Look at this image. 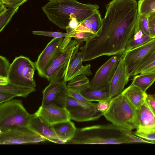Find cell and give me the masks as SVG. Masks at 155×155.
<instances>
[{
  "instance_id": "6da1fadb",
  "label": "cell",
  "mask_w": 155,
  "mask_h": 155,
  "mask_svg": "<svg viewBox=\"0 0 155 155\" xmlns=\"http://www.w3.org/2000/svg\"><path fill=\"white\" fill-rule=\"evenodd\" d=\"M106 8L100 34L84 45L86 52L94 59L103 56H121L137 23L136 0H113Z\"/></svg>"
},
{
  "instance_id": "7a4b0ae2",
  "label": "cell",
  "mask_w": 155,
  "mask_h": 155,
  "mask_svg": "<svg viewBox=\"0 0 155 155\" xmlns=\"http://www.w3.org/2000/svg\"><path fill=\"white\" fill-rule=\"evenodd\" d=\"M99 8L97 5L83 4L77 0H52L44 5L42 9L51 22L65 30L71 15H75L80 23Z\"/></svg>"
},
{
  "instance_id": "3957f363",
  "label": "cell",
  "mask_w": 155,
  "mask_h": 155,
  "mask_svg": "<svg viewBox=\"0 0 155 155\" xmlns=\"http://www.w3.org/2000/svg\"><path fill=\"white\" fill-rule=\"evenodd\" d=\"M128 132L112 124L76 128L74 137L67 144H118L128 143Z\"/></svg>"
},
{
  "instance_id": "277c9868",
  "label": "cell",
  "mask_w": 155,
  "mask_h": 155,
  "mask_svg": "<svg viewBox=\"0 0 155 155\" xmlns=\"http://www.w3.org/2000/svg\"><path fill=\"white\" fill-rule=\"evenodd\" d=\"M103 116L112 124L128 132L138 127V110L122 93L111 98Z\"/></svg>"
},
{
  "instance_id": "5b68a950",
  "label": "cell",
  "mask_w": 155,
  "mask_h": 155,
  "mask_svg": "<svg viewBox=\"0 0 155 155\" xmlns=\"http://www.w3.org/2000/svg\"><path fill=\"white\" fill-rule=\"evenodd\" d=\"M30 116L21 100L12 99L0 104V132L27 127Z\"/></svg>"
},
{
  "instance_id": "8992f818",
  "label": "cell",
  "mask_w": 155,
  "mask_h": 155,
  "mask_svg": "<svg viewBox=\"0 0 155 155\" xmlns=\"http://www.w3.org/2000/svg\"><path fill=\"white\" fill-rule=\"evenodd\" d=\"M36 69L35 62L28 57L21 55L16 57L11 64L7 78L11 84L35 88L34 76Z\"/></svg>"
},
{
  "instance_id": "52a82bcc",
  "label": "cell",
  "mask_w": 155,
  "mask_h": 155,
  "mask_svg": "<svg viewBox=\"0 0 155 155\" xmlns=\"http://www.w3.org/2000/svg\"><path fill=\"white\" fill-rule=\"evenodd\" d=\"M81 43L76 40H72L66 48L54 59L45 74L49 83L64 79L67 68L76 53Z\"/></svg>"
},
{
  "instance_id": "ba28073f",
  "label": "cell",
  "mask_w": 155,
  "mask_h": 155,
  "mask_svg": "<svg viewBox=\"0 0 155 155\" xmlns=\"http://www.w3.org/2000/svg\"><path fill=\"white\" fill-rule=\"evenodd\" d=\"M46 140L27 127L16 128L0 132L1 145L37 143Z\"/></svg>"
},
{
  "instance_id": "9c48e42d",
  "label": "cell",
  "mask_w": 155,
  "mask_h": 155,
  "mask_svg": "<svg viewBox=\"0 0 155 155\" xmlns=\"http://www.w3.org/2000/svg\"><path fill=\"white\" fill-rule=\"evenodd\" d=\"M155 50V38L123 53L122 55L130 77L133 76L138 66Z\"/></svg>"
},
{
  "instance_id": "30bf717a",
  "label": "cell",
  "mask_w": 155,
  "mask_h": 155,
  "mask_svg": "<svg viewBox=\"0 0 155 155\" xmlns=\"http://www.w3.org/2000/svg\"><path fill=\"white\" fill-rule=\"evenodd\" d=\"M63 38H54L47 45L35 62L39 76L45 78V74L55 58L62 52L61 45Z\"/></svg>"
},
{
  "instance_id": "8fae6325",
  "label": "cell",
  "mask_w": 155,
  "mask_h": 155,
  "mask_svg": "<svg viewBox=\"0 0 155 155\" xmlns=\"http://www.w3.org/2000/svg\"><path fill=\"white\" fill-rule=\"evenodd\" d=\"M120 57L114 55L101 66L90 82L88 88L96 89L110 84L118 64Z\"/></svg>"
},
{
  "instance_id": "7c38bea8",
  "label": "cell",
  "mask_w": 155,
  "mask_h": 155,
  "mask_svg": "<svg viewBox=\"0 0 155 155\" xmlns=\"http://www.w3.org/2000/svg\"><path fill=\"white\" fill-rule=\"evenodd\" d=\"M35 113L51 125L70 120L68 111L54 103L41 106Z\"/></svg>"
},
{
  "instance_id": "4fadbf2b",
  "label": "cell",
  "mask_w": 155,
  "mask_h": 155,
  "mask_svg": "<svg viewBox=\"0 0 155 155\" xmlns=\"http://www.w3.org/2000/svg\"><path fill=\"white\" fill-rule=\"evenodd\" d=\"M27 127L49 141L63 144L55 134L52 125L35 113L30 114Z\"/></svg>"
},
{
  "instance_id": "5bb4252c",
  "label": "cell",
  "mask_w": 155,
  "mask_h": 155,
  "mask_svg": "<svg viewBox=\"0 0 155 155\" xmlns=\"http://www.w3.org/2000/svg\"><path fill=\"white\" fill-rule=\"evenodd\" d=\"M130 77L125 65L124 57L122 55L109 84L110 93L112 98L122 92Z\"/></svg>"
},
{
  "instance_id": "9a60e30c",
  "label": "cell",
  "mask_w": 155,
  "mask_h": 155,
  "mask_svg": "<svg viewBox=\"0 0 155 155\" xmlns=\"http://www.w3.org/2000/svg\"><path fill=\"white\" fill-rule=\"evenodd\" d=\"M83 53L78 51L70 62L66 71L64 80L69 81L76 77L84 74L89 76L92 74L91 65H84L82 64Z\"/></svg>"
},
{
  "instance_id": "2e32d148",
  "label": "cell",
  "mask_w": 155,
  "mask_h": 155,
  "mask_svg": "<svg viewBox=\"0 0 155 155\" xmlns=\"http://www.w3.org/2000/svg\"><path fill=\"white\" fill-rule=\"evenodd\" d=\"M139 125L136 131L148 133L155 131V112L145 101L138 110Z\"/></svg>"
},
{
  "instance_id": "e0dca14e",
  "label": "cell",
  "mask_w": 155,
  "mask_h": 155,
  "mask_svg": "<svg viewBox=\"0 0 155 155\" xmlns=\"http://www.w3.org/2000/svg\"><path fill=\"white\" fill-rule=\"evenodd\" d=\"M67 82L64 80L50 83L42 91L43 98L41 106L51 103H56L63 95L68 92Z\"/></svg>"
},
{
  "instance_id": "ac0fdd59",
  "label": "cell",
  "mask_w": 155,
  "mask_h": 155,
  "mask_svg": "<svg viewBox=\"0 0 155 155\" xmlns=\"http://www.w3.org/2000/svg\"><path fill=\"white\" fill-rule=\"evenodd\" d=\"M70 120L78 122L94 120L103 115L97 108H79L68 111Z\"/></svg>"
},
{
  "instance_id": "d6986e66",
  "label": "cell",
  "mask_w": 155,
  "mask_h": 155,
  "mask_svg": "<svg viewBox=\"0 0 155 155\" xmlns=\"http://www.w3.org/2000/svg\"><path fill=\"white\" fill-rule=\"evenodd\" d=\"M57 137L63 144L66 143L74 137L76 128L70 120L52 125Z\"/></svg>"
},
{
  "instance_id": "ffe728a7",
  "label": "cell",
  "mask_w": 155,
  "mask_h": 155,
  "mask_svg": "<svg viewBox=\"0 0 155 155\" xmlns=\"http://www.w3.org/2000/svg\"><path fill=\"white\" fill-rule=\"evenodd\" d=\"M122 93L127 97L137 110H138L145 102L147 94L139 87L131 84L124 90Z\"/></svg>"
},
{
  "instance_id": "44dd1931",
  "label": "cell",
  "mask_w": 155,
  "mask_h": 155,
  "mask_svg": "<svg viewBox=\"0 0 155 155\" xmlns=\"http://www.w3.org/2000/svg\"><path fill=\"white\" fill-rule=\"evenodd\" d=\"M81 93L91 101H110L112 98L110 93L109 84L95 89H91L88 88Z\"/></svg>"
},
{
  "instance_id": "7402d4cb",
  "label": "cell",
  "mask_w": 155,
  "mask_h": 155,
  "mask_svg": "<svg viewBox=\"0 0 155 155\" xmlns=\"http://www.w3.org/2000/svg\"><path fill=\"white\" fill-rule=\"evenodd\" d=\"M55 104L64 108L68 111L79 108H94L97 107V104L88 105L80 102L69 95L68 92L61 96Z\"/></svg>"
},
{
  "instance_id": "603a6c76",
  "label": "cell",
  "mask_w": 155,
  "mask_h": 155,
  "mask_svg": "<svg viewBox=\"0 0 155 155\" xmlns=\"http://www.w3.org/2000/svg\"><path fill=\"white\" fill-rule=\"evenodd\" d=\"M36 91L35 88L27 87L8 83L0 85V91L15 94L17 97L26 98L31 93Z\"/></svg>"
},
{
  "instance_id": "cb8c5ba5",
  "label": "cell",
  "mask_w": 155,
  "mask_h": 155,
  "mask_svg": "<svg viewBox=\"0 0 155 155\" xmlns=\"http://www.w3.org/2000/svg\"><path fill=\"white\" fill-rule=\"evenodd\" d=\"M155 81V73L138 74L135 76L131 84L139 87L146 92Z\"/></svg>"
},
{
  "instance_id": "d4e9b609",
  "label": "cell",
  "mask_w": 155,
  "mask_h": 155,
  "mask_svg": "<svg viewBox=\"0 0 155 155\" xmlns=\"http://www.w3.org/2000/svg\"><path fill=\"white\" fill-rule=\"evenodd\" d=\"M19 7L7 6L0 1V32H1L11 20Z\"/></svg>"
},
{
  "instance_id": "484cf974",
  "label": "cell",
  "mask_w": 155,
  "mask_h": 155,
  "mask_svg": "<svg viewBox=\"0 0 155 155\" xmlns=\"http://www.w3.org/2000/svg\"><path fill=\"white\" fill-rule=\"evenodd\" d=\"M90 82L86 75L82 74L76 77L70 81L67 87L68 89L81 93L88 87Z\"/></svg>"
},
{
  "instance_id": "4316f807",
  "label": "cell",
  "mask_w": 155,
  "mask_h": 155,
  "mask_svg": "<svg viewBox=\"0 0 155 155\" xmlns=\"http://www.w3.org/2000/svg\"><path fill=\"white\" fill-rule=\"evenodd\" d=\"M152 38L150 36L144 34L140 30H139L134 33L133 37L128 41L124 52L142 45Z\"/></svg>"
},
{
  "instance_id": "83f0119b",
  "label": "cell",
  "mask_w": 155,
  "mask_h": 155,
  "mask_svg": "<svg viewBox=\"0 0 155 155\" xmlns=\"http://www.w3.org/2000/svg\"><path fill=\"white\" fill-rule=\"evenodd\" d=\"M139 15H148L155 11V0H139L138 2Z\"/></svg>"
},
{
  "instance_id": "f1b7e54d",
  "label": "cell",
  "mask_w": 155,
  "mask_h": 155,
  "mask_svg": "<svg viewBox=\"0 0 155 155\" xmlns=\"http://www.w3.org/2000/svg\"><path fill=\"white\" fill-rule=\"evenodd\" d=\"M93 32L98 36L100 34L103 25V19L99 10L95 11L91 16Z\"/></svg>"
},
{
  "instance_id": "f546056e",
  "label": "cell",
  "mask_w": 155,
  "mask_h": 155,
  "mask_svg": "<svg viewBox=\"0 0 155 155\" xmlns=\"http://www.w3.org/2000/svg\"><path fill=\"white\" fill-rule=\"evenodd\" d=\"M32 33L35 35L44 36L54 38L73 37V34L57 31H34Z\"/></svg>"
},
{
  "instance_id": "4dcf8cb0",
  "label": "cell",
  "mask_w": 155,
  "mask_h": 155,
  "mask_svg": "<svg viewBox=\"0 0 155 155\" xmlns=\"http://www.w3.org/2000/svg\"><path fill=\"white\" fill-rule=\"evenodd\" d=\"M136 28L141 30L144 34L150 36L147 15H139Z\"/></svg>"
},
{
  "instance_id": "1f68e13d",
  "label": "cell",
  "mask_w": 155,
  "mask_h": 155,
  "mask_svg": "<svg viewBox=\"0 0 155 155\" xmlns=\"http://www.w3.org/2000/svg\"><path fill=\"white\" fill-rule=\"evenodd\" d=\"M73 34V37L81 44L84 41L87 42L97 35L93 33L88 32H75Z\"/></svg>"
},
{
  "instance_id": "d6a6232c",
  "label": "cell",
  "mask_w": 155,
  "mask_h": 155,
  "mask_svg": "<svg viewBox=\"0 0 155 155\" xmlns=\"http://www.w3.org/2000/svg\"><path fill=\"white\" fill-rule=\"evenodd\" d=\"M68 92L69 95L80 102L88 105H94L96 104L87 100L80 92L68 89Z\"/></svg>"
},
{
  "instance_id": "836d02e7",
  "label": "cell",
  "mask_w": 155,
  "mask_h": 155,
  "mask_svg": "<svg viewBox=\"0 0 155 155\" xmlns=\"http://www.w3.org/2000/svg\"><path fill=\"white\" fill-rule=\"evenodd\" d=\"M155 60V50L138 66L134 73L133 76L139 74L143 69Z\"/></svg>"
},
{
  "instance_id": "e575fe53",
  "label": "cell",
  "mask_w": 155,
  "mask_h": 155,
  "mask_svg": "<svg viewBox=\"0 0 155 155\" xmlns=\"http://www.w3.org/2000/svg\"><path fill=\"white\" fill-rule=\"evenodd\" d=\"M10 64L9 61L5 57L0 56V76L7 77Z\"/></svg>"
},
{
  "instance_id": "d590c367",
  "label": "cell",
  "mask_w": 155,
  "mask_h": 155,
  "mask_svg": "<svg viewBox=\"0 0 155 155\" xmlns=\"http://www.w3.org/2000/svg\"><path fill=\"white\" fill-rule=\"evenodd\" d=\"M147 15L150 36L152 38H155V11Z\"/></svg>"
},
{
  "instance_id": "8d00e7d4",
  "label": "cell",
  "mask_w": 155,
  "mask_h": 155,
  "mask_svg": "<svg viewBox=\"0 0 155 155\" xmlns=\"http://www.w3.org/2000/svg\"><path fill=\"white\" fill-rule=\"evenodd\" d=\"M127 136L128 143H155L148 141L137 136L134 135L131 132L127 134Z\"/></svg>"
},
{
  "instance_id": "74e56055",
  "label": "cell",
  "mask_w": 155,
  "mask_h": 155,
  "mask_svg": "<svg viewBox=\"0 0 155 155\" xmlns=\"http://www.w3.org/2000/svg\"><path fill=\"white\" fill-rule=\"evenodd\" d=\"M79 24L76 16L75 15L71 16V19L65 29L67 33L72 34Z\"/></svg>"
},
{
  "instance_id": "f35d334b",
  "label": "cell",
  "mask_w": 155,
  "mask_h": 155,
  "mask_svg": "<svg viewBox=\"0 0 155 155\" xmlns=\"http://www.w3.org/2000/svg\"><path fill=\"white\" fill-rule=\"evenodd\" d=\"M134 134L143 139L155 143V131L150 133H145L136 131L134 133Z\"/></svg>"
},
{
  "instance_id": "ab89813d",
  "label": "cell",
  "mask_w": 155,
  "mask_h": 155,
  "mask_svg": "<svg viewBox=\"0 0 155 155\" xmlns=\"http://www.w3.org/2000/svg\"><path fill=\"white\" fill-rule=\"evenodd\" d=\"M27 0H0L7 6L14 8L19 7Z\"/></svg>"
},
{
  "instance_id": "60d3db41",
  "label": "cell",
  "mask_w": 155,
  "mask_h": 155,
  "mask_svg": "<svg viewBox=\"0 0 155 155\" xmlns=\"http://www.w3.org/2000/svg\"><path fill=\"white\" fill-rule=\"evenodd\" d=\"M17 97L16 95L10 93L0 91V104L9 101Z\"/></svg>"
},
{
  "instance_id": "b9f144b4",
  "label": "cell",
  "mask_w": 155,
  "mask_h": 155,
  "mask_svg": "<svg viewBox=\"0 0 155 155\" xmlns=\"http://www.w3.org/2000/svg\"><path fill=\"white\" fill-rule=\"evenodd\" d=\"M110 101H101L98 102L97 105V108L99 111L104 113L108 109L110 105Z\"/></svg>"
},
{
  "instance_id": "7bdbcfd3",
  "label": "cell",
  "mask_w": 155,
  "mask_h": 155,
  "mask_svg": "<svg viewBox=\"0 0 155 155\" xmlns=\"http://www.w3.org/2000/svg\"><path fill=\"white\" fill-rule=\"evenodd\" d=\"M145 101L152 109L155 112V94H147Z\"/></svg>"
},
{
  "instance_id": "ee69618b",
  "label": "cell",
  "mask_w": 155,
  "mask_h": 155,
  "mask_svg": "<svg viewBox=\"0 0 155 155\" xmlns=\"http://www.w3.org/2000/svg\"><path fill=\"white\" fill-rule=\"evenodd\" d=\"M155 73V60L145 67L139 74Z\"/></svg>"
},
{
  "instance_id": "f6af8a7d",
  "label": "cell",
  "mask_w": 155,
  "mask_h": 155,
  "mask_svg": "<svg viewBox=\"0 0 155 155\" xmlns=\"http://www.w3.org/2000/svg\"><path fill=\"white\" fill-rule=\"evenodd\" d=\"M9 83L7 77L0 76V85H5Z\"/></svg>"
},
{
  "instance_id": "bcb514c9",
  "label": "cell",
  "mask_w": 155,
  "mask_h": 155,
  "mask_svg": "<svg viewBox=\"0 0 155 155\" xmlns=\"http://www.w3.org/2000/svg\"><path fill=\"white\" fill-rule=\"evenodd\" d=\"M49 0V1H51V0Z\"/></svg>"
}]
</instances>
